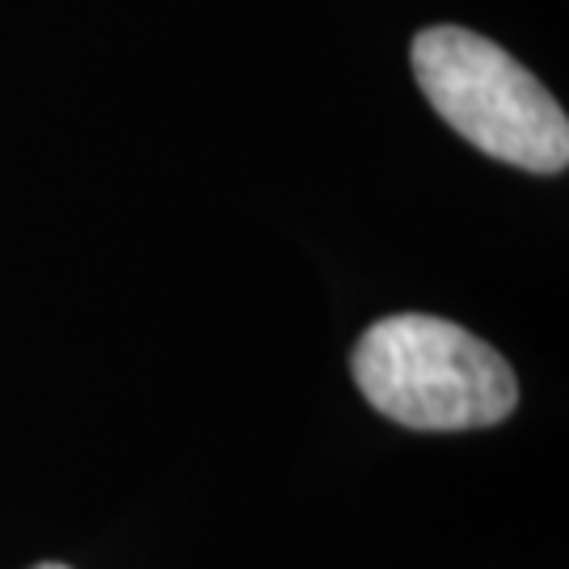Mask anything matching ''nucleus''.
<instances>
[{
    "label": "nucleus",
    "instance_id": "obj_1",
    "mask_svg": "<svg viewBox=\"0 0 569 569\" xmlns=\"http://www.w3.org/2000/svg\"><path fill=\"white\" fill-rule=\"evenodd\" d=\"M350 371L385 418L409 430H481L519 406L510 363L456 321L397 312L367 329Z\"/></svg>",
    "mask_w": 569,
    "mask_h": 569
},
{
    "label": "nucleus",
    "instance_id": "obj_2",
    "mask_svg": "<svg viewBox=\"0 0 569 569\" xmlns=\"http://www.w3.org/2000/svg\"><path fill=\"white\" fill-rule=\"evenodd\" d=\"M409 60L439 119L486 157L528 173L569 164L566 110L498 42L460 26H430L413 39Z\"/></svg>",
    "mask_w": 569,
    "mask_h": 569
},
{
    "label": "nucleus",
    "instance_id": "obj_3",
    "mask_svg": "<svg viewBox=\"0 0 569 569\" xmlns=\"http://www.w3.org/2000/svg\"><path fill=\"white\" fill-rule=\"evenodd\" d=\"M34 569H68V566H34Z\"/></svg>",
    "mask_w": 569,
    "mask_h": 569
}]
</instances>
